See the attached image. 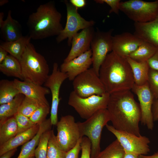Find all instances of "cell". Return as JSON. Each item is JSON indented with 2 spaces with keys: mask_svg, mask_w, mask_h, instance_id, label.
Instances as JSON below:
<instances>
[{
  "mask_svg": "<svg viewBox=\"0 0 158 158\" xmlns=\"http://www.w3.org/2000/svg\"><path fill=\"white\" fill-rule=\"evenodd\" d=\"M107 109L110 121L116 129L138 136L141 135L139 127L141 118L140 106L130 90L110 94Z\"/></svg>",
  "mask_w": 158,
  "mask_h": 158,
  "instance_id": "6da1fadb",
  "label": "cell"
},
{
  "mask_svg": "<svg viewBox=\"0 0 158 158\" xmlns=\"http://www.w3.org/2000/svg\"><path fill=\"white\" fill-rule=\"evenodd\" d=\"M99 77L106 92L109 94L132 90L134 82L132 72L126 59L112 51L101 65Z\"/></svg>",
  "mask_w": 158,
  "mask_h": 158,
  "instance_id": "7a4b0ae2",
  "label": "cell"
},
{
  "mask_svg": "<svg viewBox=\"0 0 158 158\" xmlns=\"http://www.w3.org/2000/svg\"><path fill=\"white\" fill-rule=\"evenodd\" d=\"M61 18L54 1L41 4L28 17V34L34 40L57 36L64 28L61 23Z\"/></svg>",
  "mask_w": 158,
  "mask_h": 158,
  "instance_id": "3957f363",
  "label": "cell"
},
{
  "mask_svg": "<svg viewBox=\"0 0 158 158\" xmlns=\"http://www.w3.org/2000/svg\"><path fill=\"white\" fill-rule=\"evenodd\" d=\"M19 61L23 80L40 85L44 84L49 75V66L32 43L27 45Z\"/></svg>",
  "mask_w": 158,
  "mask_h": 158,
  "instance_id": "277c9868",
  "label": "cell"
},
{
  "mask_svg": "<svg viewBox=\"0 0 158 158\" xmlns=\"http://www.w3.org/2000/svg\"><path fill=\"white\" fill-rule=\"evenodd\" d=\"M110 121L108 111L105 109L98 111L84 122H77L81 137H87L91 142V158H95L101 152L102 131Z\"/></svg>",
  "mask_w": 158,
  "mask_h": 158,
  "instance_id": "5b68a950",
  "label": "cell"
},
{
  "mask_svg": "<svg viewBox=\"0 0 158 158\" xmlns=\"http://www.w3.org/2000/svg\"><path fill=\"white\" fill-rule=\"evenodd\" d=\"M109 97L110 94L106 92L102 95H93L83 98L73 91L69 95L68 104L81 118L87 120L98 111L107 109Z\"/></svg>",
  "mask_w": 158,
  "mask_h": 158,
  "instance_id": "8992f818",
  "label": "cell"
},
{
  "mask_svg": "<svg viewBox=\"0 0 158 158\" xmlns=\"http://www.w3.org/2000/svg\"><path fill=\"white\" fill-rule=\"evenodd\" d=\"M119 10L135 22L144 23L154 19L158 13V0H141L121 1Z\"/></svg>",
  "mask_w": 158,
  "mask_h": 158,
  "instance_id": "52a82bcc",
  "label": "cell"
},
{
  "mask_svg": "<svg viewBox=\"0 0 158 158\" xmlns=\"http://www.w3.org/2000/svg\"><path fill=\"white\" fill-rule=\"evenodd\" d=\"M64 2L66 9V23L63 30L57 36L56 40L59 43L68 39V45L70 46L73 37L79 30L93 26L95 22L93 20H86L78 13L77 8L69 1L65 0Z\"/></svg>",
  "mask_w": 158,
  "mask_h": 158,
  "instance_id": "ba28073f",
  "label": "cell"
},
{
  "mask_svg": "<svg viewBox=\"0 0 158 158\" xmlns=\"http://www.w3.org/2000/svg\"><path fill=\"white\" fill-rule=\"evenodd\" d=\"M73 91L81 97L102 95L106 92L99 75L92 68L77 76L73 80Z\"/></svg>",
  "mask_w": 158,
  "mask_h": 158,
  "instance_id": "9c48e42d",
  "label": "cell"
},
{
  "mask_svg": "<svg viewBox=\"0 0 158 158\" xmlns=\"http://www.w3.org/2000/svg\"><path fill=\"white\" fill-rule=\"evenodd\" d=\"M56 139L61 148L67 152L82 138L77 122L74 117L68 115L61 117L56 125Z\"/></svg>",
  "mask_w": 158,
  "mask_h": 158,
  "instance_id": "30bf717a",
  "label": "cell"
},
{
  "mask_svg": "<svg viewBox=\"0 0 158 158\" xmlns=\"http://www.w3.org/2000/svg\"><path fill=\"white\" fill-rule=\"evenodd\" d=\"M107 129L116 138L125 152L138 155L147 154L150 151L149 138L145 136H137L127 132L117 130L112 126L107 124Z\"/></svg>",
  "mask_w": 158,
  "mask_h": 158,
  "instance_id": "8fae6325",
  "label": "cell"
},
{
  "mask_svg": "<svg viewBox=\"0 0 158 158\" xmlns=\"http://www.w3.org/2000/svg\"><path fill=\"white\" fill-rule=\"evenodd\" d=\"M113 31V29H111L107 31H102L97 28L91 42L92 68L99 75L101 65L108 53L112 51Z\"/></svg>",
  "mask_w": 158,
  "mask_h": 158,
  "instance_id": "7c38bea8",
  "label": "cell"
},
{
  "mask_svg": "<svg viewBox=\"0 0 158 158\" xmlns=\"http://www.w3.org/2000/svg\"><path fill=\"white\" fill-rule=\"evenodd\" d=\"M68 78L67 74L61 72L59 68L58 63L55 62L53 65L51 73L44 84L45 87L49 90L51 95L50 118L52 125L56 126L58 122V108L60 100V90L61 85Z\"/></svg>",
  "mask_w": 158,
  "mask_h": 158,
  "instance_id": "4fadbf2b",
  "label": "cell"
},
{
  "mask_svg": "<svg viewBox=\"0 0 158 158\" xmlns=\"http://www.w3.org/2000/svg\"><path fill=\"white\" fill-rule=\"evenodd\" d=\"M132 90L137 96L139 102L141 123L146 126L148 129L152 130L154 126V121L152 107L154 98L148 82L141 86L134 84Z\"/></svg>",
  "mask_w": 158,
  "mask_h": 158,
  "instance_id": "5bb4252c",
  "label": "cell"
},
{
  "mask_svg": "<svg viewBox=\"0 0 158 158\" xmlns=\"http://www.w3.org/2000/svg\"><path fill=\"white\" fill-rule=\"evenodd\" d=\"M144 41L134 34L128 32L112 36V51L126 58Z\"/></svg>",
  "mask_w": 158,
  "mask_h": 158,
  "instance_id": "9a60e30c",
  "label": "cell"
},
{
  "mask_svg": "<svg viewBox=\"0 0 158 158\" xmlns=\"http://www.w3.org/2000/svg\"><path fill=\"white\" fill-rule=\"evenodd\" d=\"M95 32L92 26L75 35L72 38L71 50L63 62H68L91 49V43Z\"/></svg>",
  "mask_w": 158,
  "mask_h": 158,
  "instance_id": "2e32d148",
  "label": "cell"
},
{
  "mask_svg": "<svg viewBox=\"0 0 158 158\" xmlns=\"http://www.w3.org/2000/svg\"><path fill=\"white\" fill-rule=\"evenodd\" d=\"M92 64L91 49L67 62L61 65L60 71L66 73L68 79L73 81L78 75L90 68Z\"/></svg>",
  "mask_w": 158,
  "mask_h": 158,
  "instance_id": "e0dca14e",
  "label": "cell"
},
{
  "mask_svg": "<svg viewBox=\"0 0 158 158\" xmlns=\"http://www.w3.org/2000/svg\"><path fill=\"white\" fill-rule=\"evenodd\" d=\"M13 81L20 93L36 101L42 105L49 106L46 97V95L50 92L48 88L32 82L20 81L16 79H15Z\"/></svg>",
  "mask_w": 158,
  "mask_h": 158,
  "instance_id": "ac0fdd59",
  "label": "cell"
},
{
  "mask_svg": "<svg viewBox=\"0 0 158 158\" xmlns=\"http://www.w3.org/2000/svg\"><path fill=\"white\" fill-rule=\"evenodd\" d=\"M134 26L135 35L158 47V13L152 20L144 23L135 22Z\"/></svg>",
  "mask_w": 158,
  "mask_h": 158,
  "instance_id": "d6986e66",
  "label": "cell"
},
{
  "mask_svg": "<svg viewBox=\"0 0 158 158\" xmlns=\"http://www.w3.org/2000/svg\"><path fill=\"white\" fill-rule=\"evenodd\" d=\"M1 37L4 42H11L17 40L23 35L22 28L19 23L11 16V11L9 10L6 19L0 25Z\"/></svg>",
  "mask_w": 158,
  "mask_h": 158,
  "instance_id": "ffe728a7",
  "label": "cell"
},
{
  "mask_svg": "<svg viewBox=\"0 0 158 158\" xmlns=\"http://www.w3.org/2000/svg\"><path fill=\"white\" fill-rule=\"evenodd\" d=\"M40 125L36 124L28 130L17 134L1 145H0V156L10 150L17 148L32 139L38 132Z\"/></svg>",
  "mask_w": 158,
  "mask_h": 158,
  "instance_id": "44dd1931",
  "label": "cell"
},
{
  "mask_svg": "<svg viewBox=\"0 0 158 158\" xmlns=\"http://www.w3.org/2000/svg\"><path fill=\"white\" fill-rule=\"evenodd\" d=\"M52 125L50 118L40 124L39 129L37 134L32 139L23 145L17 158H30L32 155H35V148L38 144L41 135L45 132L51 130Z\"/></svg>",
  "mask_w": 158,
  "mask_h": 158,
  "instance_id": "7402d4cb",
  "label": "cell"
},
{
  "mask_svg": "<svg viewBox=\"0 0 158 158\" xmlns=\"http://www.w3.org/2000/svg\"><path fill=\"white\" fill-rule=\"evenodd\" d=\"M126 59L132 72L134 84L141 86L147 83L150 69L147 61L138 62L129 57Z\"/></svg>",
  "mask_w": 158,
  "mask_h": 158,
  "instance_id": "603a6c76",
  "label": "cell"
},
{
  "mask_svg": "<svg viewBox=\"0 0 158 158\" xmlns=\"http://www.w3.org/2000/svg\"><path fill=\"white\" fill-rule=\"evenodd\" d=\"M31 38L28 34L23 36L17 40L11 42H3L0 47L6 50L9 54L19 61L25 48L30 42Z\"/></svg>",
  "mask_w": 158,
  "mask_h": 158,
  "instance_id": "cb8c5ba5",
  "label": "cell"
},
{
  "mask_svg": "<svg viewBox=\"0 0 158 158\" xmlns=\"http://www.w3.org/2000/svg\"><path fill=\"white\" fill-rule=\"evenodd\" d=\"M0 71L8 77H14L24 80L19 61L10 54L0 63Z\"/></svg>",
  "mask_w": 158,
  "mask_h": 158,
  "instance_id": "d4e9b609",
  "label": "cell"
},
{
  "mask_svg": "<svg viewBox=\"0 0 158 158\" xmlns=\"http://www.w3.org/2000/svg\"><path fill=\"white\" fill-rule=\"evenodd\" d=\"M25 96L20 94L11 102L0 106V125L8 118L13 117L18 110Z\"/></svg>",
  "mask_w": 158,
  "mask_h": 158,
  "instance_id": "484cf974",
  "label": "cell"
},
{
  "mask_svg": "<svg viewBox=\"0 0 158 158\" xmlns=\"http://www.w3.org/2000/svg\"><path fill=\"white\" fill-rule=\"evenodd\" d=\"M158 47L151 43L144 41L128 57L138 62L147 61L155 53Z\"/></svg>",
  "mask_w": 158,
  "mask_h": 158,
  "instance_id": "4316f807",
  "label": "cell"
},
{
  "mask_svg": "<svg viewBox=\"0 0 158 158\" xmlns=\"http://www.w3.org/2000/svg\"><path fill=\"white\" fill-rule=\"evenodd\" d=\"M20 94L13 80L3 79L0 81V104L12 101Z\"/></svg>",
  "mask_w": 158,
  "mask_h": 158,
  "instance_id": "83f0119b",
  "label": "cell"
},
{
  "mask_svg": "<svg viewBox=\"0 0 158 158\" xmlns=\"http://www.w3.org/2000/svg\"><path fill=\"white\" fill-rule=\"evenodd\" d=\"M18 134V128L13 116L0 125V145L6 142Z\"/></svg>",
  "mask_w": 158,
  "mask_h": 158,
  "instance_id": "f1b7e54d",
  "label": "cell"
},
{
  "mask_svg": "<svg viewBox=\"0 0 158 158\" xmlns=\"http://www.w3.org/2000/svg\"><path fill=\"white\" fill-rule=\"evenodd\" d=\"M125 152L116 139L95 158H123Z\"/></svg>",
  "mask_w": 158,
  "mask_h": 158,
  "instance_id": "f546056e",
  "label": "cell"
},
{
  "mask_svg": "<svg viewBox=\"0 0 158 158\" xmlns=\"http://www.w3.org/2000/svg\"><path fill=\"white\" fill-rule=\"evenodd\" d=\"M67 152L61 148L53 130H51L46 158H65Z\"/></svg>",
  "mask_w": 158,
  "mask_h": 158,
  "instance_id": "4dcf8cb0",
  "label": "cell"
},
{
  "mask_svg": "<svg viewBox=\"0 0 158 158\" xmlns=\"http://www.w3.org/2000/svg\"><path fill=\"white\" fill-rule=\"evenodd\" d=\"M41 105H42L36 101L25 96L19 107L18 113L30 118Z\"/></svg>",
  "mask_w": 158,
  "mask_h": 158,
  "instance_id": "1f68e13d",
  "label": "cell"
},
{
  "mask_svg": "<svg viewBox=\"0 0 158 158\" xmlns=\"http://www.w3.org/2000/svg\"><path fill=\"white\" fill-rule=\"evenodd\" d=\"M51 130L45 132L41 135L37 146L35 151V157L36 158H47L48 143Z\"/></svg>",
  "mask_w": 158,
  "mask_h": 158,
  "instance_id": "d6a6232c",
  "label": "cell"
},
{
  "mask_svg": "<svg viewBox=\"0 0 158 158\" xmlns=\"http://www.w3.org/2000/svg\"><path fill=\"white\" fill-rule=\"evenodd\" d=\"M49 106L41 105L33 113L29 118L35 125H40L46 119L50 111Z\"/></svg>",
  "mask_w": 158,
  "mask_h": 158,
  "instance_id": "836d02e7",
  "label": "cell"
},
{
  "mask_svg": "<svg viewBox=\"0 0 158 158\" xmlns=\"http://www.w3.org/2000/svg\"><path fill=\"white\" fill-rule=\"evenodd\" d=\"M14 117L17 124L18 134L25 132L35 125L29 117L20 113H17Z\"/></svg>",
  "mask_w": 158,
  "mask_h": 158,
  "instance_id": "e575fe53",
  "label": "cell"
},
{
  "mask_svg": "<svg viewBox=\"0 0 158 158\" xmlns=\"http://www.w3.org/2000/svg\"><path fill=\"white\" fill-rule=\"evenodd\" d=\"M148 83L154 99L158 98V71L150 68Z\"/></svg>",
  "mask_w": 158,
  "mask_h": 158,
  "instance_id": "d590c367",
  "label": "cell"
},
{
  "mask_svg": "<svg viewBox=\"0 0 158 158\" xmlns=\"http://www.w3.org/2000/svg\"><path fill=\"white\" fill-rule=\"evenodd\" d=\"M81 154L80 158H91V144L89 139L86 136H83L80 143Z\"/></svg>",
  "mask_w": 158,
  "mask_h": 158,
  "instance_id": "8d00e7d4",
  "label": "cell"
},
{
  "mask_svg": "<svg viewBox=\"0 0 158 158\" xmlns=\"http://www.w3.org/2000/svg\"><path fill=\"white\" fill-rule=\"evenodd\" d=\"M95 1L97 3L102 4L106 3L111 7L109 13L114 12L116 14H119L120 0H95Z\"/></svg>",
  "mask_w": 158,
  "mask_h": 158,
  "instance_id": "74e56055",
  "label": "cell"
},
{
  "mask_svg": "<svg viewBox=\"0 0 158 158\" xmlns=\"http://www.w3.org/2000/svg\"><path fill=\"white\" fill-rule=\"evenodd\" d=\"M82 138L79 140L75 147L67 152L65 158H79V153L81 150L80 143Z\"/></svg>",
  "mask_w": 158,
  "mask_h": 158,
  "instance_id": "f35d334b",
  "label": "cell"
},
{
  "mask_svg": "<svg viewBox=\"0 0 158 158\" xmlns=\"http://www.w3.org/2000/svg\"><path fill=\"white\" fill-rule=\"evenodd\" d=\"M147 62L150 68L158 71V47L155 53Z\"/></svg>",
  "mask_w": 158,
  "mask_h": 158,
  "instance_id": "ab89813d",
  "label": "cell"
},
{
  "mask_svg": "<svg viewBox=\"0 0 158 158\" xmlns=\"http://www.w3.org/2000/svg\"><path fill=\"white\" fill-rule=\"evenodd\" d=\"M152 111L154 121L158 120V98L154 99L152 107Z\"/></svg>",
  "mask_w": 158,
  "mask_h": 158,
  "instance_id": "60d3db41",
  "label": "cell"
},
{
  "mask_svg": "<svg viewBox=\"0 0 158 158\" xmlns=\"http://www.w3.org/2000/svg\"><path fill=\"white\" fill-rule=\"evenodd\" d=\"M69 1L78 8H83L86 4V1L85 0H70Z\"/></svg>",
  "mask_w": 158,
  "mask_h": 158,
  "instance_id": "b9f144b4",
  "label": "cell"
},
{
  "mask_svg": "<svg viewBox=\"0 0 158 158\" xmlns=\"http://www.w3.org/2000/svg\"><path fill=\"white\" fill-rule=\"evenodd\" d=\"M17 150V148L8 151L0 156V158H11Z\"/></svg>",
  "mask_w": 158,
  "mask_h": 158,
  "instance_id": "7bdbcfd3",
  "label": "cell"
},
{
  "mask_svg": "<svg viewBox=\"0 0 158 158\" xmlns=\"http://www.w3.org/2000/svg\"><path fill=\"white\" fill-rule=\"evenodd\" d=\"M8 53L6 50L0 47V63L5 60L8 55Z\"/></svg>",
  "mask_w": 158,
  "mask_h": 158,
  "instance_id": "ee69618b",
  "label": "cell"
},
{
  "mask_svg": "<svg viewBox=\"0 0 158 158\" xmlns=\"http://www.w3.org/2000/svg\"><path fill=\"white\" fill-rule=\"evenodd\" d=\"M139 158H158V152L154 153L152 155L147 156L145 155H140L138 156Z\"/></svg>",
  "mask_w": 158,
  "mask_h": 158,
  "instance_id": "f6af8a7d",
  "label": "cell"
},
{
  "mask_svg": "<svg viewBox=\"0 0 158 158\" xmlns=\"http://www.w3.org/2000/svg\"><path fill=\"white\" fill-rule=\"evenodd\" d=\"M138 156L133 154L125 152L123 158H139Z\"/></svg>",
  "mask_w": 158,
  "mask_h": 158,
  "instance_id": "bcb514c9",
  "label": "cell"
},
{
  "mask_svg": "<svg viewBox=\"0 0 158 158\" xmlns=\"http://www.w3.org/2000/svg\"><path fill=\"white\" fill-rule=\"evenodd\" d=\"M4 14L3 12H1L0 13V25H1L3 22L4 20Z\"/></svg>",
  "mask_w": 158,
  "mask_h": 158,
  "instance_id": "7dc6e473",
  "label": "cell"
},
{
  "mask_svg": "<svg viewBox=\"0 0 158 158\" xmlns=\"http://www.w3.org/2000/svg\"><path fill=\"white\" fill-rule=\"evenodd\" d=\"M8 0H0V6H2L8 2Z\"/></svg>",
  "mask_w": 158,
  "mask_h": 158,
  "instance_id": "c3c4849f",
  "label": "cell"
},
{
  "mask_svg": "<svg viewBox=\"0 0 158 158\" xmlns=\"http://www.w3.org/2000/svg\"><path fill=\"white\" fill-rule=\"evenodd\" d=\"M35 157V155H32V156H31L30 157V158H34V157Z\"/></svg>",
  "mask_w": 158,
  "mask_h": 158,
  "instance_id": "681fc988",
  "label": "cell"
}]
</instances>
